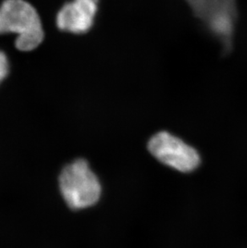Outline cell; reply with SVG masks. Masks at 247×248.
Returning a JSON list of instances; mask_svg holds the SVG:
<instances>
[{"label": "cell", "instance_id": "277c9868", "mask_svg": "<svg viewBox=\"0 0 247 248\" xmlns=\"http://www.w3.org/2000/svg\"><path fill=\"white\" fill-rule=\"evenodd\" d=\"M148 148L156 159L182 172L194 170L200 163L199 155L194 148L167 132L154 135Z\"/></svg>", "mask_w": 247, "mask_h": 248}, {"label": "cell", "instance_id": "3957f363", "mask_svg": "<svg viewBox=\"0 0 247 248\" xmlns=\"http://www.w3.org/2000/svg\"><path fill=\"white\" fill-rule=\"evenodd\" d=\"M194 16L213 37L218 41L222 52L228 54L238 19L236 0H185Z\"/></svg>", "mask_w": 247, "mask_h": 248}, {"label": "cell", "instance_id": "5b68a950", "mask_svg": "<svg viewBox=\"0 0 247 248\" xmlns=\"http://www.w3.org/2000/svg\"><path fill=\"white\" fill-rule=\"evenodd\" d=\"M98 9L99 0H73L59 11L56 25L73 34L87 32L93 25Z\"/></svg>", "mask_w": 247, "mask_h": 248}, {"label": "cell", "instance_id": "7a4b0ae2", "mask_svg": "<svg viewBox=\"0 0 247 248\" xmlns=\"http://www.w3.org/2000/svg\"><path fill=\"white\" fill-rule=\"evenodd\" d=\"M16 34L15 47L22 52L37 48L45 39L37 11L25 0H5L0 6V35Z\"/></svg>", "mask_w": 247, "mask_h": 248}, {"label": "cell", "instance_id": "8992f818", "mask_svg": "<svg viewBox=\"0 0 247 248\" xmlns=\"http://www.w3.org/2000/svg\"><path fill=\"white\" fill-rule=\"evenodd\" d=\"M9 73V61L7 55L0 51V84L4 80Z\"/></svg>", "mask_w": 247, "mask_h": 248}, {"label": "cell", "instance_id": "6da1fadb", "mask_svg": "<svg viewBox=\"0 0 247 248\" xmlns=\"http://www.w3.org/2000/svg\"><path fill=\"white\" fill-rule=\"evenodd\" d=\"M56 186L61 199L72 211L93 206L101 193L98 178L84 158L73 160L61 167L56 177Z\"/></svg>", "mask_w": 247, "mask_h": 248}]
</instances>
